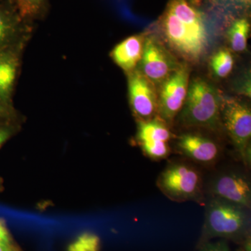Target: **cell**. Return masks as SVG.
Here are the masks:
<instances>
[{
    "label": "cell",
    "mask_w": 251,
    "mask_h": 251,
    "mask_svg": "<svg viewBox=\"0 0 251 251\" xmlns=\"http://www.w3.org/2000/svg\"><path fill=\"white\" fill-rule=\"evenodd\" d=\"M219 4L233 9L244 10L249 9L251 0H216Z\"/></svg>",
    "instance_id": "cell-22"
},
{
    "label": "cell",
    "mask_w": 251,
    "mask_h": 251,
    "mask_svg": "<svg viewBox=\"0 0 251 251\" xmlns=\"http://www.w3.org/2000/svg\"><path fill=\"white\" fill-rule=\"evenodd\" d=\"M158 28L172 52L186 62L198 63L207 52L210 36L206 24L186 22L166 7L159 18Z\"/></svg>",
    "instance_id": "cell-2"
},
{
    "label": "cell",
    "mask_w": 251,
    "mask_h": 251,
    "mask_svg": "<svg viewBox=\"0 0 251 251\" xmlns=\"http://www.w3.org/2000/svg\"><path fill=\"white\" fill-rule=\"evenodd\" d=\"M31 38L0 50V99L14 105L13 99L25 49Z\"/></svg>",
    "instance_id": "cell-10"
},
{
    "label": "cell",
    "mask_w": 251,
    "mask_h": 251,
    "mask_svg": "<svg viewBox=\"0 0 251 251\" xmlns=\"http://www.w3.org/2000/svg\"><path fill=\"white\" fill-rule=\"evenodd\" d=\"M236 90L237 93L251 98V76L249 74H247L238 82Z\"/></svg>",
    "instance_id": "cell-23"
},
{
    "label": "cell",
    "mask_w": 251,
    "mask_h": 251,
    "mask_svg": "<svg viewBox=\"0 0 251 251\" xmlns=\"http://www.w3.org/2000/svg\"><path fill=\"white\" fill-rule=\"evenodd\" d=\"M182 64L158 38L146 35L143 57L137 69L157 88Z\"/></svg>",
    "instance_id": "cell-6"
},
{
    "label": "cell",
    "mask_w": 251,
    "mask_h": 251,
    "mask_svg": "<svg viewBox=\"0 0 251 251\" xmlns=\"http://www.w3.org/2000/svg\"><path fill=\"white\" fill-rule=\"evenodd\" d=\"M0 251H21L15 244L0 242Z\"/></svg>",
    "instance_id": "cell-26"
},
{
    "label": "cell",
    "mask_w": 251,
    "mask_h": 251,
    "mask_svg": "<svg viewBox=\"0 0 251 251\" xmlns=\"http://www.w3.org/2000/svg\"><path fill=\"white\" fill-rule=\"evenodd\" d=\"M32 26L18 14L11 0L0 3V50L31 38Z\"/></svg>",
    "instance_id": "cell-12"
},
{
    "label": "cell",
    "mask_w": 251,
    "mask_h": 251,
    "mask_svg": "<svg viewBox=\"0 0 251 251\" xmlns=\"http://www.w3.org/2000/svg\"><path fill=\"white\" fill-rule=\"evenodd\" d=\"M100 246V239L98 235L85 232L69 246L68 251H99Z\"/></svg>",
    "instance_id": "cell-18"
},
{
    "label": "cell",
    "mask_w": 251,
    "mask_h": 251,
    "mask_svg": "<svg viewBox=\"0 0 251 251\" xmlns=\"http://www.w3.org/2000/svg\"><path fill=\"white\" fill-rule=\"evenodd\" d=\"M137 123L136 140L144 153L153 160L163 159L169 156V142L174 136L171 127L158 117Z\"/></svg>",
    "instance_id": "cell-9"
},
{
    "label": "cell",
    "mask_w": 251,
    "mask_h": 251,
    "mask_svg": "<svg viewBox=\"0 0 251 251\" xmlns=\"http://www.w3.org/2000/svg\"><path fill=\"white\" fill-rule=\"evenodd\" d=\"M128 100L136 121L158 117V88L138 69L126 74Z\"/></svg>",
    "instance_id": "cell-8"
},
{
    "label": "cell",
    "mask_w": 251,
    "mask_h": 251,
    "mask_svg": "<svg viewBox=\"0 0 251 251\" xmlns=\"http://www.w3.org/2000/svg\"><path fill=\"white\" fill-rule=\"evenodd\" d=\"M25 22L31 24L45 12L47 0H11Z\"/></svg>",
    "instance_id": "cell-16"
},
{
    "label": "cell",
    "mask_w": 251,
    "mask_h": 251,
    "mask_svg": "<svg viewBox=\"0 0 251 251\" xmlns=\"http://www.w3.org/2000/svg\"><path fill=\"white\" fill-rule=\"evenodd\" d=\"M21 120V117L14 105L0 99V120Z\"/></svg>",
    "instance_id": "cell-20"
},
{
    "label": "cell",
    "mask_w": 251,
    "mask_h": 251,
    "mask_svg": "<svg viewBox=\"0 0 251 251\" xmlns=\"http://www.w3.org/2000/svg\"><path fill=\"white\" fill-rule=\"evenodd\" d=\"M221 117L223 128L246 164L251 162V112L247 104L222 96Z\"/></svg>",
    "instance_id": "cell-4"
},
{
    "label": "cell",
    "mask_w": 251,
    "mask_h": 251,
    "mask_svg": "<svg viewBox=\"0 0 251 251\" xmlns=\"http://www.w3.org/2000/svg\"><path fill=\"white\" fill-rule=\"evenodd\" d=\"M239 245L238 251H251V234L247 236Z\"/></svg>",
    "instance_id": "cell-25"
},
{
    "label": "cell",
    "mask_w": 251,
    "mask_h": 251,
    "mask_svg": "<svg viewBox=\"0 0 251 251\" xmlns=\"http://www.w3.org/2000/svg\"><path fill=\"white\" fill-rule=\"evenodd\" d=\"M250 29V23L247 18H237L231 24L227 37L232 51L240 53L247 50Z\"/></svg>",
    "instance_id": "cell-15"
},
{
    "label": "cell",
    "mask_w": 251,
    "mask_h": 251,
    "mask_svg": "<svg viewBox=\"0 0 251 251\" xmlns=\"http://www.w3.org/2000/svg\"><path fill=\"white\" fill-rule=\"evenodd\" d=\"M0 242L14 244L12 236L10 233L7 226L2 219H0Z\"/></svg>",
    "instance_id": "cell-24"
},
{
    "label": "cell",
    "mask_w": 251,
    "mask_h": 251,
    "mask_svg": "<svg viewBox=\"0 0 251 251\" xmlns=\"http://www.w3.org/2000/svg\"><path fill=\"white\" fill-rule=\"evenodd\" d=\"M2 190V179L0 178V192Z\"/></svg>",
    "instance_id": "cell-27"
},
{
    "label": "cell",
    "mask_w": 251,
    "mask_h": 251,
    "mask_svg": "<svg viewBox=\"0 0 251 251\" xmlns=\"http://www.w3.org/2000/svg\"><path fill=\"white\" fill-rule=\"evenodd\" d=\"M21 129V120H0V149Z\"/></svg>",
    "instance_id": "cell-19"
},
{
    "label": "cell",
    "mask_w": 251,
    "mask_h": 251,
    "mask_svg": "<svg viewBox=\"0 0 251 251\" xmlns=\"http://www.w3.org/2000/svg\"><path fill=\"white\" fill-rule=\"evenodd\" d=\"M191 68L186 63L158 87V117L170 127L179 115L187 97Z\"/></svg>",
    "instance_id": "cell-7"
},
{
    "label": "cell",
    "mask_w": 251,
    "mask_h": 251,
    "mask_svg": "<svg viewBox=\"0 0 251 251\" xmlns=\"http://www.w3.org/2000/svg\"><path fill=\"white\" fill-rule=\"evenodd\" d=\"M210 67L213 74L219 78L228 76L234 67V58L227 49H220L213 54L210 60Z\"/></svg>",
    "instance_id": "cell-17"
},
{
    "label": "cell",
    "mask_w": 251,
    "mask_h": 251,
    "mask_svg": "<svg viewBox=\"0 0 251 251\" xmlns=\"http://www.w3.org/2000/svg\"><path fill=\"white\" fill-rule=\"evenodd\" d=\"M178 151L185 156L202 164H210L219 158L220 149L214 140L198 133L179 135L176 142Z\"/></svg>",
    "instance_id": "cell-13"
},
{
    "label": "cell",
    "mask_w": 251,
    "mask_h": 251,
    "mask_svg": "<svg viewBox=\"0 0 251 251\" xmlns=\"http://www.w3.org/2000/svg\"><path fill=\"white\" fill-rule=\"evenodd\" d=\"M157 186L175 202L198 201L202 196V178L197 169L186 163L170 165L158 176Z\"/></svg>",
    "instance_id": "cell-5"
},
{
    "label": "cell",
    "mask_w": 251,
    "mask_h": 251,
    "mask_svg": "<svg viewBox=\"0 0 251 251\" xmlns=\"http://www.w3.org/2000/svg\"><path fill=\"white\" fill-rule=\"evenodd\" d=\"M210 192L211 197L221 198L251 209V185L244 175L235 173L219 175L211 183Z\"/></svg>",
    "instance_id": "cell-11"
},
{
    "label": "cell",
    "mask_w": 251,
    "mask_h": 251,
    "mask_svg": "<svg viewBox=\"0 0 251 251\" xmlns=\"http://www.w3.org/2000/svg\"><path fill=\"white\" fill-rule=\"evenodd\" d=\"M222 95L215 86L204 79L190 80L187 97L181 112V124L212 131L222 130L221 105Z\"/></svg>",
    "instance_id": "cell-3"
},
{
    "label": "cell",
    "mask_w": 251,
    "mask_h": 251,
    "mask_svg": "<svg viewBox=\"0 0 251 251\" xmlns=\"http://www.w3.org/2000/svg\"><path fill=\"white\" fill-rule=\"evenodd\" d=\"M199 251H231L227 240L221 239L216 242H210L203 244L198 248Z\"/></svg>",
    "instance_id": "cell-21"
},
{
    "label": "cell",
    "mask_w": 251,
    "mask_h": 251,
    "mask_svg": "<svg viewBox=\"0 0 251 251\" xmlns=\"http://www.w3.org/2000/svg\"><path fill=\"white\" fill-rule=\"evenodd\" d=\"M145 37V34L128 36L117 44L110 52L112 61L126 74L138 68L143 57Z\"/></svg>",
    "instance_id": "cell-14"
},
{
    "label": "cell",
    "mask_w": 251,
    "mask_h": 251,
    "mask_svg": "<svg viewBox=\"0 0 251 251\" xmlns=\"http://www.w3.org/2000/svg\"><path fill=\"white\" fill-rule=\"evenodd\" d=\"M251 227L250 209L221 198L211 197L206 205L198 249L217 238L240 244L251 234Z\"/></svg>",
    "instance_id": "cell-1"
}]
</instances>
